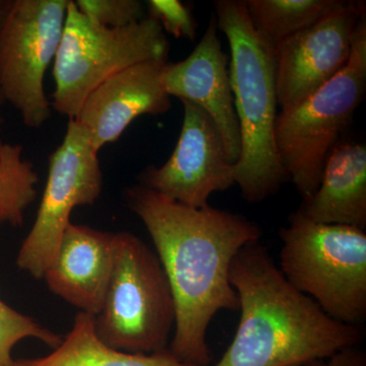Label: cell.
Listing matches in <instances>:
<instances>
[{"label":"cell","mask_w":366,"mask_h":366,"mask_svg":"<svg viewBox=\"0 0 366 366\" xmlns=\"http://www.w3.org/2000/svg\"><path fill=\"white\" fill-rule=\"evenodd\" d=\"M169 41L157 21L146 16L122 28H107L67 6L64 33L53 66L51 107L76 119L86 97L113 74L149 60H168Z\"/></svg>","instance_id":"obj_7"},{"label":"cell","mask_w":366,"mask_h":366,"mask_svg":"<svg viewBox=\"0 0 366 366\" xmlns=\"http://www.w3.org/2000/svg\"><path fill=\"white\" fill-rule=\"evenodd\" d=\"M11 4H13V0H0V31H1L4 21H6Z\"/></svg>","instance_id":"obj_23"},{"label":"cell","mask_w":366,"mask_h":366,"mask_svg":"<svg viewBox=\"0 0 366 366\" xmlns=\"http://www.w3.org/2000/svg\"><path fill=\"white\" fill-rule=\"evenodd\" d=\"M175 322L174 298L157 254L134 233L115 232L112 278L94 322L100 340L127 353L162 352Z\"/></svg>","instance_id":"obj_5"},{"label":"cell","mask_w":366,"mask_h":366,"mask_svg":"<svg viewBox=\"0 0 366 366\" xmlns=\"http://www.w3.org/2000/svg\"><path fill=\"white\" fill-rule=\"evenodd\" d=\"M6 101H4V95H2L1 89H0V132H1L2 127H4V117H2V106H4Z\"/></svg>","instance_id":"obj_24"},{"label":"cell","mask_w":366,"mask_h":366,"mask_svg":"<svg viewBox=\"0 0 366 366\" xmlns=\"http://www.w3.org/2000/svg\"><path fill=\"white\" fill-rule=\"evenodd\" d=\"M62 338L37 320L21 314L0 300V366H14L11 353L21 341L36 339L55 349Z\"/></svg>","instance_id":"obj_19"},{"label":"cell","mask_w":366,"mask_h":366,"mask_svg":"<svg viewBox=\"0 0 366 366\" xmlns=\"http://www.w3.org/2000/svg\"><path fill=\"white\" fill-rule=\"evenodd\" d=\"M366 90V14L354 33L348 64L300 104L277 115V151L284 171L303 199L319 187L325 164Z\"/></svg>","instance_id":"obj_6"},{"label":"cell","mask_w":366,"mask_h":366,"mask_svg":"<svg viewBox=\"0 0 366 366\" xmlns=\"http://www.w3.org/2000/svg\"><path fill=\"white\" fill-rule=\"evenodd\" d=\"M217 21H209L203 37L187 59L168 62L164 86L170 97L199 106L211 117L233 165L242 154V137L227 69V55L219 39Z\"/></svg>","instance_id":"obj_13"},{"label":"cell","mask_w":366,"mask_h":366,"mask_svg":"<svg viewBox=\"0 0 366 366\" xmlns=\"http://www.w3.org/2000/svg\"><path fill=\"white\" fill-rule=\"evenodd\" d=\"M307 366H366V355L358 347L345 349L327 360H317Z\"/></svg>","instance_id":"obj_22"},{"label":"cell","mask_w":366,"mask_h":366,"mask_svg":"<svg viewBox=\"0 0 366 366\" xmlns=\"http://www.w3.org/2000/svg\"><path fill=\"white\" fill-rule=\"evenodd\" d=\"M69 2L13 0L0 31V89L31 129L51 117L45 74L59 50Z\"/></svg>","instance_id":"obj_8"},{"label":"cell","mask_w":366,"mask_h":366,"mask_svg":"<svg viewBox=\"0 0 366 366\" xmlns=\"http://www.w3.org/2000/svg\"><path fill=\"white\" fill-rule=\"evenodd\" d=\"M94 322V315L79 312L71 329L51 353L14 360V366H197L178 360L169 349L153 354L117 350L100 340Z\"/></svg>","instance_id":"obj_16"},{"label":"cell","mask_w":366,"mask_h":366,"mask_svg":"<svg viewBox=\"0 0 366 366\" xmlns=\"http://www.w3.org/2000/svg\"><path fill=\"white\" fill-rule=\"evenodd\" d=\"M74 4L81 13L107 28H122L146 18L139 0H76Z\"/></svg>","instance_id":"obj_20"},{"label":"cell","mask_w":366,"mask_h":366,"mask_svg":"<svg viewBox=\"0 0 366 366\" xmlns=\"http://www.w3.org/2000/svg\"><path fill=\"white\" fill-rule=\"evenodd\" d=\"M257 34L272 47L314 25L340 0H244Z\"/></svg>","instance_id":"obj_17"},{"label":"cell","mask_w":366,"mask_h":366,"mask_svg":"<svg viewBox=\"0 0 366 366\" xmlns=\"http://www.w3.org/2000/svg\"><path fill=\"white\" fill-rule=\"evenodd\" d=\"M149 16L160 24L164 32L175 38L194 41L197 35V21L189 6L179 0H150Z\"/></svg>","instance_id":"obj_21"},{"label":"cell","mask_w":366,"mask_h":366,"mask_svg":"<svg viewBox=\"0 0 366 366\" xmlns=\"http://www.w3.org/2000/svg\"><path fill=\"white\" fill-rule=\"evenodd\" d=\"M114 250L115 232L71 222L43 279L53 295L95 317L112 278Z\"/></svg>","instance_id":"obj_14"},{"label":"cell","mask_w":366,"mask_h":366,"mask_svg":"<svg viewBox=\"0 0 366 366\" xmlns=\"http://www.w3.org/2000/svg\"><path fill=\"white\" fill-rule=\"evenodd\" d=\"M314 222L366 227V148L340 144L325 164L317 192L300 209Z\"/></svg>","instance_id":"obj_15"},{"label":"cell","mask_w":366,"mask_h":366,"mask_svg":"<svg viewBox=\"0 0 366 366\" xmlns=\"http://www.w3.org/2000/svg\"><path fill=\"white\" fill-rule=\"evenodd\" d=\"M39 180L32 162L24 157L23 146L0 139V225H24Z\"/></svg>","instance_id":"obj_18"},{"label":"cell","mask_w":366,"mask_h":366,"mask_svg":"<svg viewBox=\"0 0 366 366\" xmlns=\"http://www.w3.org/2000/svg\"><path fill=\"white\" fill-rule=\"evenodd\" d=\"M279 235L278 267L286 280L332 319L361 327L366 319L365 229L314 222L296 211Z\"/></svg>","instance_id":"obj_4"},{"label":"cell","mask_w":366,"mask_h":366,"mask_svg":"<svg viewBox=\"0 0 366 366\" xmlns=\"http://www.w3.org/2000/svg\"><path fill=\"white\" fill-rule=\"evenodd\" d=\"M217 26L227 38L229 69L242 154L234 165L243 199L255 204L273 196L288 179L277 151L276 62L274 48L262 39L240 0H217Z\"/></svg>","instance_id":"obj_3"},{"label":"cell","mask_w":366,"mask_h":366,"mask_svg":"<svg viewBox=\"0 0 366 366\" xmlns=\"http://www.w3.org/2000/svg\"><path fill=\"white\" fill-rule=\"evenodd\" d=\"M182 105V132L172 155L160 167L148 166L139 184L171 201L202 209L209 206L214 192L236 184L234 165L211 117L187 101Z\"/></svg>","instance_id":"obj_11"},{"label":"cell","mask_w":366,"mask_h":366,"mask_svg":"<svg viewBox=\"0 0 366 366\" xmlns=\"http://www.w3.org/2000/svg\"><path fill=\"white\" fill-rule=\"evenodd\" d=\"M99 153L85 127L69 119L66 136L49 157L47 182L37 217L21 243L16 266L33 278L43 279L51 264L71 212L92 206L103 189Z\"/></svg>","instance_id":"obj_9"},{"label":"cell","mask_w":366,"mask_h":366,"mask_svg":"<svg viewBox=\"0 0 366 366\" xmlns=\"http://www.w3.org/2000/svg\"><path fill=\"white\" fill-rule=\"evenodd\" d=\"M229 281L239 300V324L215 366H307L365 339L362 327L332 319L296 290L259 242L235 255Z\"/></svg>","instance_id":"obj_2"},{"label":"cell","mask_w":366,"mask_h":366,"mask_svg":"<svg viewBox=\"0 0 366 366\" xmlns=\"http://www.w3.org/2000/svg\"><path fill=\"white\" fill-rule=\"evenodd\" d=\"M124 199L148 230L169 281L177 310L169 350L184 362L209 366L212 320L221 310H239L231 262L245 245L259 242L261 227L239 214L209 204L190 208L139 184L127 187Z\"/></svg>","instance_id":"obj_1"},{"label":"cell","mask_w":366,"mask_h":366,"mask_svg":"<svg viewBox=\"0 0 366 366\" xmlns=\"http://www.w3.org/2000/svg\"><path fill=\"white\" fill-rule=\"evenodd\" d=\"M167 64L168 60H149L127 67L86 97L76 120L89 132L96 150L117 142L137 117L170 109L171 97L164 86Z\"/></svg>","instance_id":"obj_12"},{"label":"cell","mask_w":366,"mask_h":366,"mask_svg":"<svg viewBox=\"0 0 366 366\" xmlns=\"http://www.w3.org/2000/svg\"><path fill=\"white\" fill-rule=\"evenodd\" d=\"M365 2L341 1L314 25L274 47L278 106L300 104L348 64Z\"/></svg>","instance_id":"obj_10"}]
</instances>
